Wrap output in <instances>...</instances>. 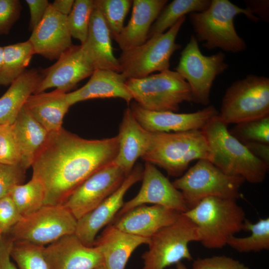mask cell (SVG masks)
Masks as SVG:
<instances>
[{"label":"cell","instance_id":"cell-29","mask_svg":"<svg viewBox=\"0 0 269 269\" xmlns=\"http://www.w3.org/2000/svg\"><path fill=\"white\" fill-rule=\"evenodd\" d=\"M35 54L31 43L24 42L3 46L0 70V86H7L20 77Z\"/></svg>","mask_w":269,"mask_h":269},{"label":"cell","instance_id":"cell-42","mask_svg":"<svg viewBox=\"0 0 269 269\" xmlns=\"http://www.w3.org/2000/svg\"><path fill=\"white\" fill-rule=\"evenodd\" d=\"M30 12L28 29L31 32L43 19L50 3L47 0H26Z\"/></svg>","mask_w":269,"mask_h":269},{"label":"cell","instance_id":"cell-7","mask_svg":"<svg viewBox=\"0 0 269 269\" xmlns=\"http://www.w3.org/2000/svg\"><path fill=\"white\" fill-rule=\"evenodd\" d=\"M245 181L243 178L228 175L210 160L203 159L172 184L181 192L189 210L209 197L237 200L241 197L240 189Z\"/></svg>","mask_w":269,"mask_h":269},{"label":"cell","instance_id":"cell-27","mask_svg":"<svg viewBox=\"0 0 269 269\" xmlns=\"http://www.w3.org/2000/svg\"><path fill=\"white\" fill-rule=\"evenodd\" d=\"M12 129L19 152V164L26 170L31 167L49 133L32 117L24 106L12 124Z\"/></svg>","mask_w":269,"mask_h":269},{"label":"cell","instance_id":"cell-37","mask_svg":"<svg viewBox=\"0 0 269 269\" xmlns=\"http://www.w3.org/2000/svg\"><path fill=\"white\" fill-rule=\"evenodd\" d=\"M0 163H20V155L12 124L0 125Z\"/></svg>","mask_w":269,"mask_h":269},{"label":"cell","instance_id":"cell-24","mask_svg":"<svg viewBox=\"0 0 269 269\" xmlns=\"http://www.w3.org/2000/svg\"><path fill=\"white\" fill-rule=\"evenodd\" d=\"M150 239L126 233L109 224L95 240L103 257V265L108 269H125L134 251Z\"/></svg>","mask_w":269,"mask_h":269},{"label":"cell","instance_id":"cell-43","mask_svg":"<svg viewBox=\"0 0 269 269\" xmlns=\"http://www.w3.org/2000/svg\"><path fill=\"white\" fill-rule=\"evenodd\" d=\"M13 240L6 234H2L0 240V269H18L11 261L10 251Z\"/></svg>","mask_w":269,"mask_h":269},{"label":"cell","instance_id":"cell-32","mask_svg":"<svg viewBox=\"0 0 269 269\" xmlns=\"http://www.w3.org/2000/svg\"><path fill=\"white\" fill-rule=\"evenodd\" d=\"M8 195L22 217L35 212L44 206L43 186L40 181L32 177L28 182L13 187Z\"/></svg>","mask_w":269,"mask_h":269},{"label":"cell","instance_id":"cell-14","mask_svg":"<svg viewBox=\"0 0 269 269\" xmlns=\"http://www.w3.org/2000/svg\"><path fill=\"white\" fill-rule=\"evenodd\" d=\"M141 180L142 184L138 193L124 202L114 219L135 207L149 203L181 213L188 210L181 192L154 165L145 162Z\"/></svg>","mask_w":269,"mask_h":269},{"label":"cell","instance_id":"cell-34","mask_svg":"<svg viewBox=\"0 0 269 269\" xmlns=\"http://www.w3.org/2000/svg\"><path fill=\"white\" fill-rule=\"evenodd\" d=\"M94 0H76L67 16L68 29L72 37L83 44L87 38Z\"/></svg>","mask_w":269,"mask_h":269},{"label":"cell","instance_id":"cell-21","mask_svg":"<svg viewBox=\"0 0 269 269\" xmlns=\"http://www.w3.org/2000/svg\"><path fill=\"white\" fill-rule=\"evenodd\" d=\"M149 134L136 120L130 108H126L117 135L119 150L113 162L127 176L132 171L137 159L145 153L148 145Z\"/></svg>","mask_w":269,"mask_h":269},{"label":"cell","instance_id":"cell-12","mask_svg":"<svg viewBox=\"0 0 269 269\" xmlns=\"http://www.w3.org/2000/svg\"><path fill=\"white\" fill-rule=\"evenodd\" d=\"M221 51L211 56L203 55L194 35L180 53L176 71L188 84L193 102L207 106L215 78L228 67Z\"/></svg>","mask_w":269,"mask_h":269},{"label":"cell","instance_id":"cell-39","mask_svg":"<svg viewBox=\"0 0 269 269\" xmlns=\"http://www.w3.org/2000/svg\"><path fill=\"white\" fill-rule=\"evenodd\" d=\"M21 9L19 0H0V35L9 33L19 19Z\"/></svg>","mask_w":269,"mask_h":269},{"label":"cell","instance_id":"cell-17","mask_svg":"<svg viewBox=\"0 0 269 269\" xmlns=\"http://www.w3.org/2000/svg\"><path fill=\"white\" fill-rule=\"evenodd\" d=\"M130 108L139 124L151 133H175L202 130L219 113L211 105L190 113L151 111L142 108L135 102L132 103Z\"/></svg>","mask_w":269,"mask_h":269},{"label":"cell","instance_id":"cell-46","mask_svg":"<svg viewBox=\"0 0 269 269\" xmlns=\"http://www.w3.org/2000/svg\"><path fill=\"white\" fill-rule=\"evenodd\" d=\"M74 2V0H55L51 4L59 13L67 16L72 9Z\"/></svg>","mask_w":269,"mask_h":269},{"label":"cell","instance_id":"cell-50","mask_svg":"<svg viewBox=\"0 0 269 269\" xmlns=\"http://www.w3.org/2000/svg\"><path fill=\"white\" fill-rule=\"evenodd\" d=\"M1 234L0 233V238H1Z\"/></svg>","mask_w":269,"mask_h":269},{"label":"cell","instance_id":"cell-49","mask_svg":"<svg viewBox=\"0 0 269 269\" xmlns=\"http://www.w3.org/2000/svg\"><path fill=\"white\" fill-rule=\"evenodd\" d=\"M95 269H108L103 264L101 265L100 266H98Z\"/></svg>","mask_w":269,"mask_h":269},{"label":"cell","instance_id":"cell-38","mask_svg":"<svg viewBox=\"0 0 269 269\" xmlns=\"http://www.w3.org/2000/svg\"><path fill=\"white\" fill-rule=\"evenodd\" d=\"M26 171L19 164L0 163V198L8 195L15 186L23 184Z\"/></svg>","mask_w":269,"mask_h":269},{"label":"cell","instance_id":"cell-16","mask_svg":"<svg viewBox=\"0 0 269 269\" xmlns=\"http://www.w3.org/2000/svg\"><path fill=\"white\" fill-rule=\"evenodd\" d=\"M94 70L81 45H73L54 64L41 71L42 79L34 94L52 88L67 93L81 80L91 76Z\"/></svg>","mask_w":269,"mask_h":269},{"label":"cell","instance_id":"cell-41","mask_svg":"<svg viewBox=\"0 0 269 269\" xmlns=\"http://www.w3.org/2000/svg\"><path fill=\"white\" fill-rule=\"evenodd\" d=\"M192 266V269H249L239 261L225 256L198 258Z\"/></svg>","mask_w":269,"mask_h":269},{"label":"cell","instance_id":"cell-48","mask_svg":"<svg viewBox=\"0 0 269 269\" xmlns=\"http://www.w3.org/2000/svg\"><path fill=\"white\" fill-rule=\"evenodd\" d=\"M3 53V46H0V70L1 69V67L2 66Z\"/></svg>","mask_w":269,"mask_h":269},{"label":"cell","instance_id":"cell-31","mask_svg":"<svg viewBox=\"0 0 269 269\" xmlns=\"http://www.w3.org/2000/svg\"><path fill=\"white\" fill-rule=\"evenodd\" d=\"M243 230L251 232L246 237L233 236L227 245L240 253L257 252L269 249V218L260 219L253 223L246 219Z\"/></svg>","mask_w":269,"mask_h":269},{"label":"cell","instance_id":"cell-2","mask_svg":"<svg viewBox=\"0 0 269 269\" xmlns=\"http://www.w3.org/2000/svg\"><path fill=\"white\" fill-rule=\"evenodd\" d=\"M207 139L210 161L224 173L240 176L245 181L260 183L264 180L269 165L254 155L230 133L227 125L218 115L201 130Z\"/></svg>","mask_w":269,"mask_h":269},{"label":"cell","instance_id":"cell-30","mask_svg":"<svg viewBox=\"0 0 269 269\" xmlns=\"http://www.w3.org/2000/svg\"><path fill=\"white\" fill-rule=\"evenodd\" d=\"M210 3V0H173L164 7L151 25L148 38L165 32L187 14L203 11Z\"/></svg>","mask_w":269,"mask_h":269},{"label":"cell","instance_id":"cell-25","mask_svg":"<svg viewBox=\"0 0 269 269\" xmlns=\"http://www.w3.org/2000/svg\"><path fill=\"white\" fill-rule=\"evenodd\" d=\"M127 80L121 73L109 70H95L85 85L66 93L67 101L71 106L89 99L119 98L129 104L133 97L126 86Z\"/></svg>","mask_w":269,"mask_h":269},{"label":"cell","instance_id":"cell-6","mask_svg":"<svg viewBox=\"0 0 269 269\" xmlns=\"http://www.w3.org/2000/svg\"><path fill=\"white\" fill-rule=\"evenodd\" d=\"M126 86L142 108L151 111L177 112L184 102L193 99L187 82L175 71L169 70L126 80Z\"/></svg>","mask_w":269,"mask_h":269},{"label":"cell","instance_id":"cell-33","mask_svg":"<svg viewBox=\"0 0 269 269\" xmlns=\"http://www.w3.org/2000/svg\"><path fill=\"white\" fill-rule=\"evenodd\" d=\"M130 0H94L114 39L123 29L125 18L132 5Z\"/></svg>","mask_w":269,"mask_h":269},{"label":"cell","instance_id":"cell-15","mask_svg":"<svg viewBox=\"0 0 269 269\" xmlns=\"http://www.w3.org/2000/svg\"><path fill=\"white\" fill-rule=\"evenodd\" d=\"M143 167L138 163L112 194L97 207L77 221L75 234L83 244L94 246L98 233L108 225L122 207L125 195L134 184L142 179Z\"/></svg>","mask_w":269,"mask_h":269},{"label":"cell","instance_id":"cell-9","mask_svg":"<svg viewBox=\"0 0 269 269\" xmlns=\"http://www.w3.org/2000/svg\"><path fill=\"white\" fill-rule=\"evenodd\" d=\"M269 115V78L253 74L234 82L226 90L218 116L226 125Z\"/></svg>","mask_w":269,"mask_h":269},{"label":"cell","instance_id":"cell-8","mask_svg":"<svg viewBox=\"0 0 269 269\" xmlns=\"http://www.w3.org/2000/svg\"><path fill=\"white\" fill-rule=\"evenodd\" d=\"M185 19L186 16L181 17L165 32L153 35L142 44L122 52L118 60L121 73L127 79L141 78L154 72L169 69L171 56L181 47L175 40Z\"/></svg>","mask_w":269,"mask_h":269},{"label":"cell","instance_id":"cell-18","mask_svg":"<svg viewBox=\"0 0 269 269\" xmlns=\"http://www.w3.org/2000/svg\"><path fill=\"white\" fill-rule=\"evenodd\" d=\"M43 254L49 269H95L103 264L99 249L85 245L75 234L43 247Z\"/></svg>","mask_w":269,"mask_h":269},{"label":"cell","instance_id":"cell-44","mask_svg":"<svg viewBox=\"0 0 269 269\" xmlns=\"http://www.w3.org/2000/svg\"><path fill=\"white\" fill-rule=\"evenodd\" d=\"M246 8L253 14H257L260 19L269 21V0H246Z\"/></svg>","mask_w":269,"mask_h":269},{"label":"cell","instance_id":"cell-23","mask_svg":"<svg viewBox=\"0 0 269 269\" xmlns=\"http://www.w3.org/2000/svg\"><path fill=\"white\" fill-rule=\"evenodd\" d=\"M111 39L103 15L94 5L87 38L85 42L81 44L85 55L94 70H109L121 73L118 58L113 52Z\"/></svg>","mask_w":269,"mask_h":269},{"label":"cell","instance_id":"cell-45","mask_svg":"<svg viewBox=\"0 0 269 269\" xmlns=\"http://www.w3.org/2000/svg\"><path fill=\"white\" fill-rule=\"evenodd\" d=\"M243 143L253 155L269 165V144L257 142Z\"/></svg>","mask_w":269,"mask_h":269},{"label":"cell","instance_id":"cell-28","mask_svg":"<svg viewBox=\"0 0 269 269\" xmlns=\"http://www.w3.org/2000/svg\"><path fill=\"white\" fill-rule=\"evenodd\" d=\"M36 69L25 71L13 81L0 97V125L12 124L29 97L33 94L42 79Z\"/></svg>","mask_w":269,"mask_h":269},{"label":"cell","instance_id":"cell-35","mask_svg":"<svg viewBox=\"0 0 269 269\" xmlns=\"http://www.w3.org/2000/svg\"><path fill=\"white\" fill-rule=\"evenodd\" d=\"M43 247L13 241L10 256L18 269H49L43 254Z\"/></svg>","mask_w":269,"mask_h":269},{"label":"cell","instance_id":"cell-26","mask_svg":"<svg viewBox=\"0 0 269 269\" xmlns=\"http://www.w3.org/2000/svg\"><path fill=\"white\" fill-rule=\"evenodd\" d=\"M66 93L58 89L30 95L24 107L32 117L48 133L62 128L64 116L71 107Z\"/></svg>","mask_w":269,"mask_h":269},{"label":"cell","instance_id":"cell-10","mask_svg":"<svg viewBox=\"0 0 269 269\" xmlns=\"http://www.w3.org/2000/svg\"><path fill=\"white\" fill-rule=\"evenodd\" d=\"M199 242L197 228L183 213L174 223L154 234L148 244V248L142 254V269H165L182 260L193 258L189 244Z\"/></svg>","mask_w":269,"mask_h":269},{"label":"cell","instance_id":"cell-40","mask_svg":"<svg viewBox=\"0 0 269 269\" xmlns=\"http://www.w3.org/2000/svg\"><path fill=\"white\" fill-rule=\"evenodd\" d=\"M22 217L9 195L0 198V233L1 235L7 233Z\"/></svg>","mask_w":269,"mask_h":269},{"label":"cell","instance_id":"cell-13","mask_svg":"<svg viewBox=\"0 0 269 269\" xmlns=\"http://www.w3.org/2000/svg\"><path fill=\"white\" fill-rule=\"evenodd\" d=\"M127 176L113 162L85 180L62 205L78 220L116 191Z\"/></svg>","mask_w":269,"mask_h":269},{"label":"cell","instance_id":"cell-1","mask_svg":"<svg viewBox=\"0 0 269 269\" xmlns=\"http://www.w3.org/2000/svg\"><path fill=\"white\" fill-rule=\"evenodd\" d=\"M118 150L117 136L88 139L63 128L49 133L31 166L32 177L44 188V205H62L88 177L113 162Z\"/></svg>","mask_w":269,"mask_h":269},{"label":"cell","instance_id":"cell-4","mask_svg":"<svg viewBox=\"0 0 269 269\" xmlns=\"http://www.w3.org/2000/svg\"><path fill=\"white\" fill-rule=\"evenodd\" d=\"M240 14L254 21L260 20L246 7H240L228 0H212L206 10L190 13L189 19L195 37L198 42H204V47L238 53L247 46L234 25V18Z\"/></svg>","mask_w":269,"mask_h":269},{"label":"cell","instance_id":"cell-20","mask_svg":"<svg viewBox=\"0 0 269 269\" xmlns=\"http://www.w3.org/2000/svg\"><path fill=\"white\" fill-rule=\"evenodd\" d=\"M182 213L161 206L142 205L127 212L111 224L126 233L150 239L177 221Z\"/></svg>","mask_w":269,"mask_h":269},{"label":"cell","instance_id":"cell-36","mask_svg":"<svg viewBox=\"0 0 269 269\" xmlns=\"http://www.w3.org/2000/svg\"><path fill=\"white\" fill-rule=\"evenodd\" d=\"M229 132L242 143L269 144V115L236 124Z\"/></svg>","mask_w":269,"mask_h":269},{"label":"cell","instance_id":"cell-3","mask_svg":"<svg viewBox=\"0 0 269 269\" xmlns=\"http://www.w3.org/2000/svg\"><path fill=\"white\" fill-rule=\"evenodd\" d=\"M209 145L203 131L151 133L147 148L141 157L171 176L180 177L193 160H210Z\"/></svg>","mask_w":269,"mask_h":269},{"label":"cell","instance_id":"cell-22","mask_svg":"<svg viewBox=\"0 0 269 269\" xmlns=\"http://www.w3.org/2000/svg\"><path fill=\"white\" fill-rule=\"evenodd\" d=\"M167 0H134L131 18L114 39L122 51L137 47L148 39L150 28Z\"/></svg>","mask_w":269,"mask_h":269},{"label":"cell","instance_id":"cell-5","mask_svg":"<svg viewBox=\"0 0 269 269\" xmlns=\"http://www.w3.org/2000/svg\"><path fill=\"white\" fill-rule=\"evenodd\" d=\"M183 214L196 226L199 242L208 249L227 245L229 238L243 230L245 211L237 200L209 197Z\"/></svg>","mask_w":269,"mask_h":269},{"label":"cell","instance_id":"cell-19","mask_svg":"<svg viewBox=\"0 0 269 269\" xmlns=\"http://www.w3.org/2000/svg\"><path fill=\"white\" fill-rule=\"evenodd\" d=\"M67 16L57 11L50 3L43 19L28 39L35 54L50 60H57L73 45Z\"/></svg>","mask_w":269,"mask_h":269},{"label":"cell","instance_id":"cell-47","mask_svg":"<svg viewBox=\"0 0 269 269\" xmlns=\"http://www.w3.org/2000/svg\"><path fill=\"white\" fill-rule=\"evenodd\" d=\"M171 269H188L181 262L175 265V267Z\"/></svg>","mask_w":269,"mask_h":269},{"label":"cell","instance_id":"cell-11","mask_svg":"<svg viewBox=\"0 0 269 269\" xmlns=\"http://www.w3.org/2000/svg\"><path fill=\"white\" fill-rule=\"evenodd\" d=\"M77 221L63 205H44L22 217L4 234L13 241L45 247L64 236L75 234Z\"/></svg>","mask_w":269,"mask_h":269}]
</instances>
